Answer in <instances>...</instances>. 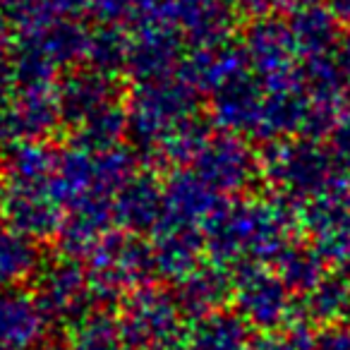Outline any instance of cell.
Masks as SVG:
<instances>
[{"label": "cell", "instance_id": "6da1fadb", "mask_svg": "<svg viewBox=\"0 0 350 350\" xmlns=\"http://www.w3.org/2000/svg\"><path fill=\"white\" fill-rule=\"evenodd\" d=\"M334 8L343 20H350V0H334Z\"/></svg>", "mask_w": 350, "mask_h": 350}, {"label": "cell", "instance_id": "3957f363", "mask_svg": "<svg viewBox=\"0 0 350 350\" xmlns=\"http://www.w3.org/2000/svg\"><path fill=\"white\" fill-rule=\"evenodd\" d=\"M345 63H348V70H350V36L345 41Z\"/></svg>", "mask_w": 350, "mask_h": 350}, {"label": "cell", "instance_id": "7a4b0ae2", "mask_svg": "<svg viewBox=\"0 0 350 350\" xmlns=\"http://www.w3.org/2000/svg\"><path fill=\"white\" fill-rule=\"evenodd\" d=\"M340 144H343V154L348 156V161H350V120L345 122V127H343V135H340Z\"/></svg>", "mask_w": 350, "mask_h": 350}]
</instances>
